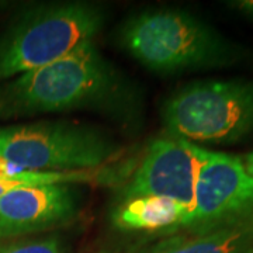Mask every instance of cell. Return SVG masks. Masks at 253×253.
Returning a JSON list of instances; mask_svg holds the SVG:
<instances>
[{
    "mask_svg": "<svg viewBox=\"0 0 253 253\" xmlns=\"http://www.w3.org/2000/svg\"><path fill=\"white\" fill-rule=\"evenodd\" d=\"M90 111L138 129L144 94L93 41L65 58L0 83V120Z\"/></svg>",
    "mask_w": 253,
    "mask_h": 253,
    "instance_id": "1",
    "label": "cell"
},
{
    "mask_svg": "<svg viewBox=\"0 0 253 253\" xmlns=\"http://www.w3.org/2000/svg\"><path fill=\"white\" fill-rule=\"evenodd\" d=\"M118 44L159 75L219 69L242 63L248 49L181 9H148L121 24Z\"/></svg>",
    "mask_w": 253,
    "mask_h": 253,
    "instance_id": "2",
    "label": "cell"
},
{
    "mask_svg": "<svg viewBox=\"0 0 253 253\" xmlns=\"http://www.w3.org/2000/svg\"><path fill=\"white\" fill-rule=\"evenodd\" d=\"M106 21V9L89 1L28 7L0 38V83L62 59L93 41Z\"/></svg>",
    "mask_w": 253,
    "mask_h": 253,
    "instance_id": "3",
    "label": "cell"
},
{
    "mask_svg": "<svg viewBox=\"0 0 253 253\" xmlns=\"http://www.w3.org/2000/svg\"><path fill=\"white\" fill-rule=\"evenodd\" d=\"M121 151L103 129L68 120L0 128V161L28 172H91Z\"/></svg>",
    "mask_w": 253,
    "mask_h": 253,
    "instance_id": "4",
    "label": "cell"
},
{
    "mask_svg": "<svg viewBox=\"0 0 253 253\" xmlns=\"http://www.w3.org/2000/svg\"><path fill=\"white\" fill-rule=\"evenodd\" d=\"M169 135L214 145L253 139V81L210 79L189 83L165 101Z\"/></svg>",
    "mask_w": 253,
    "mask_h": 253,
    "instance_id": "5",
    "label": "cell"
},
{
    "mask_svg": "<svg viewBox=\"0 0 253 253\" xmlns=\"http://www.w3.org/2000/svg\"><path fill=\"white\" fill-rule=\"evenodd\" d=\"M203 152L204 148L194 142L169 134L155 139L148 146L135 173L121 189L118 200L166 199L180 204L191 215Z\"/></svg>",
    "mask_w": 253,
    "mask_h": 253,
    "instance_id": "6",
    "label": "cell"
},
{
    "mask_svg": "<svg viewBox=\"0 0 253 253\" xmlns=\"http://www.w3.org/2000/svg\"><path fill=\"white\" fill-rule=\"evenodd\" d=\"M253 208V179L235 155L204 149L200 165L194 207L183 231L204 229Z\"/></svg>",
    "mask_w": 253,
    "mask_h": 253,
    "instance_id": "7",
    "label": "cell"
},
{
    "mask_svg": "<svg viewBox=\"0 0 253 253\" xmlns=\"http://www.w3.org/2000/svg\"><path fill=\"white\" fill-rule=\"evenodd\" d=\"M79 210L69 184L11 190L0 196V241L69 224Z\"/></svg>",
    "mask_w": 253,
    "mask_h": 253,
    "instance_id": "8",
    "label": "cell"
},
{
    "mask_svg": "<svg viewBox=\"0 0 253 253\" xmlns=\"http://www.w3.org/2000/svg\"><path fill=\"white\" fill-rule=\"evenodd\" d=\"M253 208L217 225L169 235L151 253H251Z\"/></svg>",
    "mask_w": 253,
    "mask_h": 253,
    "instance_id": "9",
    "label": "cell"
},
{
    "mask_svg": "<svg viewBox=\"0 0 253 253\" xmlns=\"http://www.w3.org/2000/svg\"><path fill=\"white\" fill-rule=\"evenodd\" d=\"M190 212L180 204L159 197L117 200L111 211V222L121 231H146L173 235L184 229Z\"/></svg>",
    "mask_w": 253,
    "mask_h": 253,
    "instance_id": "10",
    "label": "cell"
},
{
    "mask_svg": "<svg viewBox=\"0 0 253 253\" xmlns=\"http://www.w3.org/2000/svg\"><path fill=\"white\" fill-rule=\"evenodd\" d=\"M97 176L91 172H28L0 161V196L11 190L54 184H79L93 181Z\"/></svg>",
    "mask_w": 253,
    "mask_h": 253,
    "instance_id": "11",
    "label": "cell"
},
{
    "mask_svg": "<svg viewBox=\"0 0 253 253\" xmlns=\"http://www.w3.org/2000/svg\"><path fill=\"white\" fill-rule=\"evenodd\" d=\"M0 253H65L58 236L0 244Z\"/></svg>",
    "mask_w": 253,
    "mask_h": 253,
    "instance_id": "12",
    "label": "cell"
},
{
    "mask_svg": "<svg viewBox=\"0 0 253 253\" xmlns=\"http://www.w3.org/2000/svg\"><path fill=\"white\" fill-rule=\"evenodd\" d=\"M226 6L253 23V0H232L228 1Z\"/></svg>",
    "mask_w": 253,
    "mask_h": 253,
    "instance_id": "13",
    "label": "cell"
},
{
    "mask_svg": "<svg viewBox=\"0 0 253 253\" xmlns=\"http://www.w3.org/2000/svg\"><path fill=\"white\" fill-rule=\"evenodd\" d=\"M241 159H242V163H244L245 169H246L248 174L253 179V151H251L249 154H246L245 156H242Z\"/></svg>",
    "mask_w": 253,
    "mask_h": 253,
    "instance_id": "14",
    "label": "cell"
},
{
    "mask_svg": "<svg viewBox=\"0 0 253 253\" xmlns=\"http://www.w3.org/2000/svg\"><path fill=\"white\" fill-rule=\"evenodd\" d=\"M251 253H253V251H252V252H251Z\"/></svg>",
    "mask_w": 253,
    "mask_h": 253,
    "instance_id": "15",
    "label": "cell"
}]
</instances>
